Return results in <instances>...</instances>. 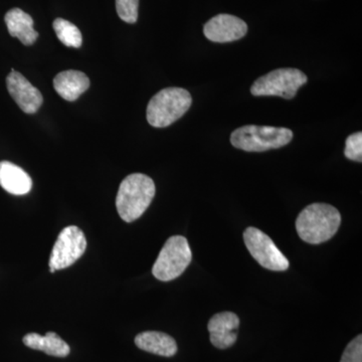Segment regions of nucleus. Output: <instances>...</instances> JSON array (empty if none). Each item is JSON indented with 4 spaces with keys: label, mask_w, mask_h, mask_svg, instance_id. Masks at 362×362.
I'll return each mask as SVG.
<instances>
[{
    "label": "nucleus",
    "mask_w": 362,
    "mask_h": 362,
    "mask_svg": "<svg viewBox=\"0 0 362 362\" xmlns=\"http://www.w3.org/2000/svg\"><path fill=\"white\" fill-rule=\"evenodd\" d=\"M341 223V216L334 206L312 204L305 207L296 220L300 239L311 245L322 244L334 237Z\"/></svg>",
    "instance_id": "f257e3e1"
},
{
    "label": "nucleus",
    "mask_w": 362,
    "mask_h": 362,
    "mask_svg": "<svg viewBox=\"0 0 362 362\" xmlns=\"http://www.w3.org/2000/svg\"><path fill=\"white\" fill-rule=\"evenodd\" d=\"M156 185L149 176L134 173L121 182L116 197L119 216L126 223H132L148 209L156 197Z\"/></svg>",
    "instance_id": "f03ea898"
},
{
    "label": "nucleus",
    "mask_w": 362,
    "mask_h": 362,
    "mask_svg": "<svg viewBox=\"0 0 362 362\" xmlns=\"http://www.w3.org/2000/svg\"><path fill=\"white\" fill-rule=\"evenodd\" d=\"M192 103V95L187 90L165 88L150 100L146 110L147 121L156 128L168 127L185 115Z\"/></svg>",
    "instance_id": "7ed1b4c3"
},
{
    "label": "nucleus",
    "mask_w": 362,
    "mask_h": 362,
    "mask_svg": "<svg viewBox=\"0 0 362 362\" xmlns=\"http://www.w3.org/2000/svg\"><path fill=\"white\" fill-rule=\"evenodd\" d=\"M292 139L291 130L271 126H243L230 135L233 146L247 152H263L281 148L289 144Z\"/></svg>",
    "instance_id": "20e7f679"
},
{
    "label": "nucleus",
    "mask_w": 362,
    "mask_h": 362,
    "mask_svg": "<svg viewBox=\"0 0 362 362\" xmlns=\"http://www.w3.org/2000/svg\"><path fill=\"white\" fill-rule=\"evenodd\" d=\"M192 258V250L187 240L182 235H173L166 240L159 252L152 274L162 282L175 280L187 270Z\"/></svg>",
    "instance_id": "39448f33"
},
{
    "label": "nucleus",
    "mask_w": 362,
    "mask_h": 362,
    "mask_svg": "<svg viewBox=\"0 0 362 362\" xmlns=\"http://www.w3.org/2000/svg\"><path fill=\"white\" fill-rule=\"evenodd\" d=\"M307 81V76L298 69H278L259 78L252 84L251 93L256 97L276 96L293 99Z\"/></svg>",
    "instance_id": "423d86ee"
},
{
    "label": "nucleus",
    "mask_w": 362,
    "mask_h": 362,
    "mask_svg": "<svg viewBox=\"0 0 362 362\" xmlns=\"http://www.w3.org/2000/svg\"><path fill=\"white\" fill-rule=\"evenodd\" d=\"M87 240L83 230L76 226H66L59 233L49 258L51 273L69 268L84 255Z\"/></svg>",
    "instance_id": "0eeeda50"
},
{
    "label": "nucleus",
    "mask_w": 362,
    "mask_h": 362,
    "mask_svg": "<svg viewBox=\"0 0 362 362\" xmlns=\"http://www.w3.org/2000/svg\"><path fill=\"white\" fill-rule=\"evenodd\" d=\"M244 240L252 258L263 268L276 272L286 271L289 268V261L285 255L265 233L250 226L245 230Z\"/></svg>",
    "instance_id": "6e6552de"
},
{
    "label": "nucleus",
    "mask_w": 362,
    "mask_h": 362,
    "mask_svg": "<svg viewBox=\"0 0 362 362\" xmlns=\"http://www.w3.org/2000/svg\"><path fill=\"white\" fill-rule=\"evenodd\" d=\"M247 33V23L232 14H218L207 21L204 28L207 40L221 44L243 39Z\"/></svg>",
    "instance_id": "1a4fd4ad"
},
{
    "label": "nucleus",
    "mask_w": 362,
    "mask_h": 362,
    "mask_svg": "<svg viewBox=\"0 0 362 362\" xmlns=\"http://www.w3.org/2000/svg\"><path fill=\"white\" fill-rule=\"evenodd\" d=\"M6 86L9 94L25 113L35 114L42 107V93L14 69L7 76Z\"/></svg>",
    "instance_id": "9d476101"
},
{
    "label": "nucleus",
    "mask_w": 362,
    "mask_h": 362,
    "mask_svg": "<svg viewBox=\"0 0 362 362\" xmlns=\"http://www.w3.org/2000/svg\"><path fill=\"white\" fill-rule=\"evenodd\" d=\"M239 317L233 312H221L211 317L207 325L211 344L216 349H230L237 341L235 330L239 328Z\"/></svg>",
    "instance_id": "9b49d317"
},
{
    "label": "nucleus",
    "mask_w": 362,
    "mask_h": 362,
    "mask_svg": "<svg viewBox=\"0 0 362 362\" xmlns=\"http://www.w3.org/2000/svg\"><path fill=\"white\" fill-rule=\"evenodd\" d=\"M54 87L63 99L74 102L89 89L90 80L83 71H64L54 78Z\"/></svg>",
    "instance_id": "f8f14e48"
},
{
    "label": "nucleus",
    "mask_w": 362,
    "mask_h": 362,
    "mask_svg": "<svg viewBox=\"0 0 362 362\" xmlns=\"http://www.w3.org/2000/svg\"><path fill=\"white\" fill-rule=\"evenodd\" d=\"M0 187L8 194L23 195L33 187L30 176L20 166L9 161L0 162Z\"/></svg>",
    "instance_id": "ddd939ff"
},
{
    "label": "nucleus",
    "mask_w": 362,
    "mask_h": 362,
    "mask_svg": "<svg viewBox=\"0 0 362 362\" xmlns=\"http://www.w3.org/2000/svg\"><path fill=\"white\" fill-rule=\"evenodd\" d=\"M4 21L11 37H18L25 45L35 44L39 33L33 28V20L30 14L20 8H13L6 14Z\"/></svg>",
    "instance_id": "4468645a"
},
{
    "label": "nucleus",
    "mask_w": 362,
    "mask_h": 362,
    "mask_svg": "<svg viewBox=\"0 0 362 362\" xmlns=\"http://www.w3.org/2000/svg\"><path fill=\"white\" fill-rule=\"evenodd\" d=\"M138 349L156 354V356L171 357L177 352V344L173 337L165 333L157 331H146L135 337Z\"/></svg>",
    "instance_id": "2eb2a0df"
},
{
    "label": "nucleus",
    "mask_w": 362,
    "mask_h": 362,
    "mask_svg": "<svg viewBox=\"0 0 362 362\" xmlns=\"http://www.w3.org/2000/svg\"><path fill=\"white\" fill-rule=\"evenodd\" d=\"M26 346L35 350H40L49 356L66 357L70 354V346L57 333L47 332L45 337L37 333H30L23 337Z\"/></svg>",
    "instance_id": "dca6fc26"
},
{
    "label": "nucleus",
    "mask_w": 362,
    "mask_h": 362,
    "mask_svg": "<svg viewBox=\"0 0 362 362\" xmlns=\"http://www.w3.org/2000/svg\"><path fill=\"white\" fill-rule=\"evenodd\" d=\"M52 26L58 39L66 47L78 49L82 45V33L74 23L63 18H57Z\"/></svg>",
    "instance_id": "f3484780"
},
{
    "label": "nucleus",
    "mask_w": 362,
    "mask_h": 362,
    "mask_svg": "<svg viewBox=\"0 0 362 362\" xmlns=\"http://www.w3.org/2000/svg\"><path fill=\"white\" fill-rule=\"evenodd\" d=\"M119 18L127 23H135L138 20L139 0H116Z\"/></svg>",
    "instance_id": "a211bd4d"
},
{
    "label": "nucleus",
    "mask_w": 362,
    "mask_h": 362,
    "mask_svg": "<svg viewBox=\"0 0 362 362\" xmlns=\"http://www.w3.org/2000/svg\"><path fill=\"white\" fill-rule=\"evenodd\" d=\"M344 156L352 161H362V133L349 135L345 142Z\"/></svg>",
    "instance_id": "6ab92c4d"
},
{
    "label": "nucleus",
    "mask_w": 362,
    "mask_h": 362,
    "mask_svg": "<svg viewBox=\"0 0 362 362\" xmlns=\"http://www.w3.org/2000/svg\"><path fill=\"white\" fill-rule=\"evenodd\" d=\"M340 362H362V337L358 335L347 345Z\"/></svg>",
    "instance_id": "aec40b11"
}]
</instances>
